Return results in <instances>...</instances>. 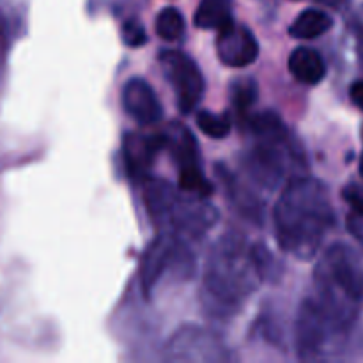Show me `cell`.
<instances>
[{"mask_svg":"<svg viewBox=\"0 0 363 363\" xmlns=\"http://www.w3.org/2000/svg\"><path fill=\"white\" fill-rule=\"evenodd\" d=\"M362 137H363V130H362Z\"/></svg>","mask_w":363,"mask_h":363,"instance_id":"obj_24","label":"cell"},{"mask_svg":"<svg viewBox=\"0 0 363 363\" xmlns=\"http://www.w3.org/2000/svg\"><path fill=\"white\" fill-rule=\"evenodd\" d=\"M318 301L326 314L351 328L363 303V264L350 245L333 243L314 269Z\"/></svg>","mask_w":363,"mask_h":363,"instance_id":"obj_3","label":"cell"},{"mask_svg":"<svg viewBox=\"0 0 363 363\" xmlns=\"http://www.w3.org/2000/svg\"><path fill=\"white\" fill-rule=\"evenodd\" d=\"M163 149L162 135L147 137L140 133H128L124 137V162L133 177H145L155 163L156 155Z\"/></svg>","mask_w":363,"mask_h":363,"instance_id":"obj_11","label":"cell"},{"mask_svg":"<svg viewBox=\"0 0 363 363\" xmlns=\"http://www.w3.org/2000/svg\"><path fill=\"white\" fill-rule=\"evenodd\" d=\"M360 176L363 177V155H362V158H360Z\"/></svg>","mask_w":363,"mask_h":363,"instance_id":"obj_22","label":"cell"},{"mask_svg":"<svg viewBox=\"0 0 363 363\" xmlns=\"http://www.w3.org/2000/svg\"><path fill=\"white\" fill-rule=\"evenodd\" d=\"M261 282L252 247L240 234H225L213 245L204 272V293L211 307L234 311Z\"/></svg>","mask_w":363,"mask_h":363,"instance_id":"obj_2","label":"cell"},{"mask_svg":"<svg viewBox=\"0 0 363 363\" xmlns=\"http://www.w3.org/2000/svg\"><path fill=\"white\" fill-rule=\"evenodd\" d=\"M362 28H363V11H362Z\"/></svg>","mask_w":363,"mask_h":363,"instance_id":"obj_23","label":"cell"},{"mask_svg":"<svg viewBox=\"0 0 363 363\" xmlns=\"http://www.w3.org/2000/svg\"><path fill=\"white\" fill-rule=\"evenodd\" d=\"M350 328L326 314L315 300H305L298 312L296 350L301 360L330 358L342 347Z\"/></svg>","mask_w":363,"mask_h":363,"instance_id":"obj_5","label":"cell"},{"mask_svg":"<svg viewBox=\"0 0 363 363\" xmlns=\"http://www.w3.org/2000/svg\"><path fill=\"white\" fill-rule=\"evenodd\" d=\"M279 245L300 261H311L335 223L328 190L314 177H294L273 209Z\"/></svg>","mask_w":363,"mask_h":363,"instance_id":"obj_1","label":"cell"},{"mask_svg":"<svg viewBox=\"0 0 363 363\" xmlns=\"http://www.w3.org/2000/svg\"><path fill=\"white\" fill-rule=\"evenodd\" d=\"M163 71L176 91L177 106L181 112L190 113L206 91L204 77L190 55L177 50H167L162 53Z\"/></svg>","mask_w":363,"mask_h":363,"instance_id":"obj_8","label":"cell"},{"mask_svg":"<svg viewBox=\"0 0 363 363\" xmlns=\"http://www.w3.org/2000/svg\"><path fill=\"white\" fill-rule=\"evenodd\" d=\"M350 98L358 108L363 110V80H357L350 89Z\"/></svg>","mask_w":363,"mask_h":363,"instance_id":"obj_21","label":"cell"},{"mask_svg":"<svg viewBox=\"0 0 363 363\" xmlns=\"http://www.w3.org/2000/svg\"><path fill=\"white\" fill-rule=\"evenodd\" d=\"M216 53L225 66L247 67L259 57V43L247 27L230 23L218 30Z\"/></svg>","mask_w":363,"mask_h":363,"instance_id":"obj_9","label":"cell"},{"mask_svg":"<svg viewBox=\"0 0 363 363\" xmlns=\"http://www.w3.org/2000/svg\"><path fill=\"white\" fill-rule=\"evenodd\" d=\"M165 357L170 362H229L230 354L216 333L201 326H183L165 346Z\"/></svg>","mask_w":363,"mask_h":363,"instance_id":"obj_6","label":"cell"},{"mask_svg":"<svg viewBox=\"0 0 363 363\" xmlns=\"http://www.w3.org/2000/svg\"><path fill=\"white\" fill-rule=\"evenodd\" d=\"M342 195L347 201V204L353 208V213L363 215V186H360V184H350Z\"/></svg>","mask_w":363,"mask_h":363,"instance_id":"obj_20","label":"cell"},{"mask_svg":"<svg viewBox=\"0 0 363 363\" xmlns=\"http://www.w3.org/2000/svg\"><path fill=\"white\" fill-rule=\"evenodd\" d=\"M197 124L202 133L211 138H225L230 133V119L225 113L202 112L197 113Z\"/></svg>","mask_w":363,"mask_h":363,"instance_id":"obj_17","label":"cell"},{"mask_svg":"<svg viewBox=\"0 0 363 363\" xmlns=\"http://www.w3.org/2000/svg\"><path fill=\"white\" fill-rule=\"evenodd\" d=\"M230 94H233V103L238 106V110H247L257 101V84L252 78H240L234 82Z\"/></svg>","mask_w":363,"mask_h":363,"instance_id":"obj_18","label":"cell"},{"mask_svg":"<svg viewBox=\"0 0 363 363\" xmlns=\"http://www.w3.org/2000/svg\"><path fill=\"white\" fill-rule=\"evenodd\" d=\"M333 27V18L323 9H305L298 14L289 28V34L296 39H315L326 34Z\"/></svg>","mask_w":363,"mask_h":363,"instance_id":"obj_15","label":"cell"},{"mask_svg":"<svg viewBox=\"0 0 363 363\" xmlns=\"http://www.w3.org/2000/svg\"><path fill=\"white\" fill-rule=\"evenodd\" d=\"M123 106L138 124L151 126L163 119L162 101L144 78H130L123 87Z\"/></svg>","mask_w":363,"mask_h":363,"instance_id":"obj_10","label":"cell"},{"mask_svg":"<svg viewBox=\"0 0 363 363\" xmlns=\"http://www.w3.org/2000/svg\"><path fill=\"white\" fill-rule=\"evenodd\" d=\"M145 206L158 225L170 234L201 238L218 220V211L204 197L181 190L163 181H149L145 186Z\"/></svg>","mask_w":363,"mask_h":363,"instance_id":"obj_4","label":"cell"},{"mask_svg":"<svg viewBox=\"0 0 363 363\" xmlns=\"http://www.w3.org/2000/svg\"><path fill=\"white\" fill-rule=\"evenodd\" d=\"M163 138V149H169L172 152L174 160L177 162L179 169L184 167H195L199 165V152H197V142H195L194 135L183 124H170L169 130L162 135Z\"/></svg>","mask_w":363,"mask_h":363,"instance_id":"obj_13","label":"cell"},{"mask_svg":"<svg viewBox=\"0 0 363 363\" xmlns=\"http://www.w3.org/2000/svg\"><path fill=\"white\" fill-rule=\"evenodd\" d=\"M289 71L301 84L318 85L326 77V64L318 50L298 46L289 55Z\"/></svg>","mask_w":363,"mask_h":363,"instance_id":"obj_12","label":"cell"},{"mask_svg":"<svg viewBox=\"0 0 363 363\" xmlns=\"http://www.w3.org/2000/svg\"><path fill=\"white\" fill-rule=\"evenodd\" d=\"M123 35L126 45L130 46H142L145 45V41H147V34H145L144 27H142L140 21H135V20H130L124 23Z\"/></svg>","mask_w":363,"mask_h":363,"instance_id":"obj_19","label":"cell"},{"mask_svg":"<svg viewBox=\"0 0 363 363\" xmlns=\"http://www.w3.org/2000/svg\"><path fill=\"white\" fill-rule=\"evenodd\" d=\"M156 34L165 41H177L184 34V18L176 7H165L156 16Z\"/></svg>","mask_w":363,"mask_h":363,"instance_id":"obj_16","label":"cell"},{"mask_svg":"<svg viewBox=\"0 0 363 363\" xmlns=\"http://www.w3.org/2000/svg\"><path fill=\"white\" fill-rule=\"evenodd\" d=\"M179 264L191 269L190 254L176 234L167 233L151 243L140 264V286L145 296H149L162 282L167 269Z\"/></svg>","mask_w":363,"mask_h":363,"instance_id":"obj_7","label":"cell"},{"mask_svg":"<svg viewBox=\"0 0 363 363\" xmlns=\"http://www.w3.org/2000/svg\"><path fill=\"white\" fill-rule=\"evenodd\" d=\"M195 25L204 30H222L234 23L233 0H201L194 16Z\"/></svg>","mask_w":363,"mask_h":363,"instance_id":"obj_14","label":"cell"}]
</instances>
